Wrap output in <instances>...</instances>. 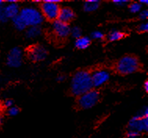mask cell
Segmentation results:
<instances>
[{
	"mask_svg": "<svg viewBox=\"0 0 148 138\" xmlns=\"http://www.w3.org/2000/svg\"><path fill=\"white\" fill-rule=\"evenodd\" d=\"M93 88L91 73L86 70H80L75 73L71 79V90L75 96H81Z\"/></svg>",
	"mask_w": 148,
	"mask_h": 138,
	"instance_id": "obj_1",
	"label": "cell"
},
{
	"mask_svg": "<svg viewBox=\"0 0 148 138\" xmlns=\"http://www.w3.org/2000/svg\"><path fill=\"white\" fill-rule=\"evenodd\" d=\"M128 129L138 133L147 132L148 130V108L143 107L137 114L135 115L128 124Z\"/></svg>",
	"mask_w": 148,
	"mask_h": 138,
	"instance_id": "obj_2",
	"label": "cell"
},
{
	"mask_svg": "<svg viewBox=\"0 0 148 138\" xmlns=\"http://www.w3.org/2000/svg\"><path fill=\"white\" fill-rule=\"evenodd\" d=\"M19 16L27 27L39 26L44 20L40 10L34 7H24L21 9Z\"/></svg>",
	"mask_w": 148,
	"mask_h": 138,
	"instance_id": "obj_3",
	"label": "cell"
},
{
	"mask_svg": "<svg viewBox=\"0 0 148 138\" xmlns=\"http://www.w3.org/2000/svg\"><path fill=\"white\" fill-rule=\"evenodd\" d=\"M140 69V62L137 58L132 56H123L116 65V69L120 74L129 75L134 73Z\"/></svg>",
	"mask_w": 148,
	"mask_h": 138,
	"instance_id": "obj_4",
	"label": "cell"
},
{
	"mask_svg": "<svg viewBox=\"0 0 148 138\" xmlns=\"http://www.w3.org/2000/svg\"><path fill=\"white\" fill-rule=\"evenodd\" d=\"M100 93L97 90H89L88 92L79 96L78 104L81 109H89L95 106L100 100Z\"/></svg>",
	"mask_w": 148,
	"mask_h": 138,
	"instance_id": "obj_5",
	"label": "cell"
},
{
	"mask_svg": "<svg viewBox=\"0 0 148 138\" xmlns=\"http://www.w3.org/2000/svg\"><path fill=\"white\" fill-rule=\"evenodd\" d=\"M60 7L58 3H48L44 1L41 5V14L43 18L47 19L50 21H54L58 19Z\"/></svg>",
	"mask_w": 148,
	"mask_h": 138,
	"instance_id": "obj_6",
	"label": "cell"
},
{
	"mask_svg": "<svg viewBox=\"0 0 148 138\" xmlns=\"http://www.w3.org/2000/svg\"><path fill=\"white\" fill-rule=\"evenodd\" d=\"M23 56H24V52L21 48L19 47L13 48L9 52L6 57L7 66L12 68L20 67L23 62Z\"/></svg>",
	"mask_w": 148,
	"mask_h": 138,
	"instance_id": "obj_7",
	"label": "cell"
},
{
	"mask_svg": "<svg viewBox=\"0 0 148 138\" xmlns=\"http://www.w3.org/2000/svg\"><path fill=\"white\" fill-rule=\"evenodd\" d=\"M47 49L43 45H35L27 50V57L31 61L38 63L43 61L47 56Z\"/></svg>",
	"mask_w": 148,
	"mask_h": 138,
	"instance_id": "obj_8",
	"label": "cell"
},
{
	"mask_svg": "<svg viewBox=\"0 0 148 138\" xmlns=\"http://www.w3.org/2000/svg\"><path fill=\"white\" fill-rule=\"evenodd\" d=\"M52 29L54 35L60 39H65L70 35L71 27L68 24H65L58 20H54L52 24Z\"/></svg>",
	"mask_w": 148,
	"mask_h": 138,
	"instance_id": "obj_9",
	"label": "cell"
},
{
	"mask_svg": "<svg viewBox=\"0 0 148 138\" xmlns=\"http://www.w3.org/2000/svg\"><path fill=\"white\" fill-rule=\"evenodd\" d=\"M92 82L95 88H99L105 84L110 79V73L106 69H98L92 73Z\"/></svg>",
	"mask_w": 148,
	"mask_h": 138,
	"instance_id": "obj_10",
	"label": "cell"
},
{
	"mask_svg": "<svg viewBox=\"0 0 148 138\" xmlns=\"http://www.w3.org/2000/svg\"><path fill=\"white\" fill-rule=\"evenodd\" d=\"M75 14L72 9L69 7H64V8H60L57 20L65 24H69L75 19Z\"/></svg>",
	"mask_w": 148,
	"mask_h": 138,
	"instance_id": "obj_11",
	"label": "cell"
},
{
	"mask_svg": "<svg viewBox=\"0 0 148 138\" xmlns=\"http://www.w3.org/2000/svg\"><path fill=\"white\" fill-rule=\"evenodd\" d=\"M3 10L5 16L8 19H14L16 16H18L20 14V7L17 3H8L7 5L3 6Z\"/></svg>",
	"mask_w": 148,
	"mask_h": 138,
	"instance_id": "obj_12",
	"label": "cell"
},
{
	"mask_svg": "<svg viewBox=\"0 0 148 138\" xmlns=\"http://www.w3.org/2000/svg\"><path fill=\"white\" fill-rule=\"evenodd\" d=\"M90 44H91V39L87 36H82L78 39H76L75 42L76 48L81 50L86 49L90 45Z\"/></svg>",
	"mask_w": 148,
	"mask_h": 138,
	"instance_id": "obj_13",
	"label": "cell"
},
{
	"mask_svg": "<svg viewBox=\"0 0 148 138\" xmlns=\"http://www.w3.org/2000/svg\"><path fill=\"white\" fill-rule=\"evenodd\" d=\"M100 7V1L98 0H87L85 2L83 5L84 10L88 13L96 11Z\"/></svg>",
	"mask_w": 148,
	"mask_h": 138,
	"instance_id": "obj_14",
	"label": "cell"
},
{
	"mask_svg": "<svg viewBox=\"0 0 148 138\" xmlns=\"http://www.w3.org/2000/svg\"><path fill=\"white\" fill-rule=\"evenodd\" d=\"M42 34V29L40 26H34L29 27L26 29V37L28 38H36L40 36Z\"/></svg>",
	"mask_w": 148,
	"mask_h": 138,
	"instance_id": "obj_15",
	"label": "cell"
},
{
	"mask_svg": "<svg viewBox=\"0 0 148 138\" xmlns=\"http://www.w3.org/2000/svg\"><path fill=\"white\" fill-rule=\"evenodd\" d=\"M125 36V34L124 32L120 31L118 30H114L108 34V39L110 41H119L122 39L123 37Z\"/></svg>",
	"mask_w": 148,
	"mask_h": 138,
	"instance_id": "obj_16",
	"label": "cell"
},
{
	"mask_svg": "<svg viewBox=\"0 0 148 138\" xmlns=\"http://www.w3.org/2000/svg\"><path fill=\"white\" fill-rule=\"evenodd\" d=\"M12 22H13L14 27L17 31H24V30L27 28L26 25L24 24V22L23 21V20L21 18V16L19 15L16 16V17H14V19H12Z\"/></svg>",
	"mask_w": 148,
	"mask_h": 138,
	"instance_id": "obj_17",
	"label": "cell"
},
{
	"mask_svg": "<svg viewBox=\"0 0 148 138\" xmlns=\"http://www.w3.org/2000/svg\"><path fill=\"white\" fill-rule=\"evenodd\" d=\"M82 30L79 27H77V26H75V27H71V31L70 35L72 36L75 39H78L80 37H82Z\"/></svg>",
	"mask_w": 148,
	"mask_h": 138,
	"instance_id": "obj_18",
	"label": "cell"
},
{
	"mask_svg": "<svg viewBox=\"0 0 148 138\" xmlns=\"http://www.w3.org/2000/svg\"><path fill=\"white\" fill-rule=\"evenodd\" d=\"M142 9V5L139 3H132L129 5V11L132 14L140 13Z\"/></svg>",
	"mask_w": 148,
	"mask_h": 138,
	"instance_id": "obj_19",
	"label": "cell"
},
{
	"mask_svg": "<svg viewBox=\"0 0 148 138\" xmlns=\"http://www.w3.org/2000/svg\"><path fill=\"white\" fill-rule=\"evenodd\" d=\"M91 37L95 40H101L104 37V35L100 31H95L91 33Z\"/></svg>",
	"mask_w": 148,
	"mask_h": 138,
	"instance_id": "obj_20",
	"label": "cell"
},
{
	"mask_svg": "<svg viewBox=\"0 0 148 138\" xmlns=\"http://www.w3.org/2000/svg\"><path fill=\"white\" fill-rule=\"evenodd\" d=\"M20 112V109L18 107L12 106L10 109H7V114L10 116H16Z\"/></svg>",
	"mask_w": 148,
	"mask_h": 138,
	"instance_id": "obj_21",
	"label": "cell"
},
{
	"mask_svg": "<svg viewBox=\"0 0 148 138\" xmlns=\"http://www.w3.org/2000/svg\"><path fill=\"white\" fill-rule=\"evenodd\" d=\"M140 133L136 131L129 130V131L126 133V137L127 138H136L140 136Z\"/></svg>",
	"mask_w": 148,
	"mask_h": 138,
	"instance_id": "obj_22",
	"label": "cell"
},
{
	"mask_svg": "<svg viewBox=\"0 0 148 138\" xmlns=\"http://www.w3.org/2000/svg\"><path fill=\"white\" fill-rule=\"evenodd\" d=\"M138 31L141 33H145L148 31V24L147 23H143L138 27Z\"/></svg>",
	"mask_w": 148,
	"mask_h": 138,
	"instance_id": "obj_23",
	"label": "cell"
},
{
	"mask_svg": "<svg viewBox=\"0 0 148 138\" xmlns=\"http://www.w3.org/2000/svg\"><path fill=\"white\" fill-rule=\"evenodd\" d=\"M139 18L140 20H145L148 18V11L144 10H141L139 13Z\"/></svg>",
	"mask_w": 148,
	"mask_h": 138,
	"instance_id": "obj_24",
	"label": "cell"
},
{
	"mask_svg": "<svg viewBox=\"0 0 148 138\" xmlns=\"http://www.w3.org/2000/svg\"><path fill=\"white\" fill-rule=\"evenodd\" d=\"M113 3L114 5H118V6H124V5H127L129 2L127 0H114Z\"/></svg>",
	"mask_w": 148,
	"mask_h": 138,
	"instance_id": "obj_25",
	"label": "cell"
},
{
	"mask_svg": "<svg viewBox=\"0 0 148 138\" xmlns=\"http://www.w3.org/2000/svg\"><path fill=\"white\" fill-rule=\"evenodd\" d=\"M3 105H4L5 108H6V109H10V107L14 106V101H13V100H11V99H6V100H5L4 102H3Z\"/></svg>",
	"mask_w": 148,
	"mask_h": 138,
	"instance_id": "obj_26",
	"label": "cell"
},
{
	"mask_svg": "<svg viewBox=\"0 0 148 138\" xmlns=\"http://www.w3.org/2000/svg\"><path fill=\"white\" fill-rule=\"evenodd\" d=\"M9 19L7 18V16H5V14H4V12H3V9L0 10V22L1 23H6V22L8 21Z\"/></svg>",
	"mask_w": 148,
	"mask_h": 138,
	"instance_id": "obj_27",
	"label": "cell"
},
{
	"mask_svg": "<svg viewBox=\"0 0 148 138\" xmlns=\"http://www.w3.org/2000/svg\"><path fill=\"white\" fill-rule=\"evenodd\" d=\"M65 79H66V77H65L64 75H60L57 78V80L60 81V82H62V81L65 80Z\"/></svg>",
	"mask_w": 148,
	"mask_h": 138,
	"instance_id": "obj_28",
	"label": "cell"
},
{
	"mask_svg": "<svg viewBox=\"0 0 148 138\" xmlns=\"http://www.w3.org/2000/svg\"><path fill=\"white\" fill-rule=\"evenodd\" d=\"M143 88H144V90L148 92V80H146L144 82V84H143Z\"/></svg>",
	"mask_w": 148,
	"mask_h": 138,
	"instance_id": "obj_29",
	"label": "cell"
},
{
	"mask_svg": "<svg viewBox=\"0 0 148 138\" xmlns=\"http://www.w3.org/2000/svg\"><path fill=\"white\" fill-rule=\"evenodd\" d=\"M45 1L48 2V3H58L61 2L60 0H45Z\"/></svg>",
	"mask_w": 148,
	"mask_h": 138,
	"instance_id": "obj_30",
	"label": "cell"
},
{
	"mask_svg": "<svg viewBox=\"0 0 148 138\" xmlns=\"http://www.w3.org/2000/svg\"><path fill=\"white\" fill-rule=\"evenodd\" d=\"M139 3L141 4V5H143V4L147 5V4H148V1L147 0H140V2H139Z\"/></svg>",
	"mask_w": 148,
	"mask_h": 138,
	"instance_id": "obj_31",
	"label": "cell"
},
{
	"mask_svg": "<svg viewBox=\"0 0 148 138\" xmlns=\"http://www.w3.org/2000/svg\"><path fill=\"white\" fill-rule=\"evenodd\" d=\"M6 2H7V3H17V1H16V0H7Z\"/></svg>",
	"mask_w": 148,
	"mask_h": 138,
	"instance_id": "obj_32",
	"label": "cell"
},
{
	"mask_svg": "<svg viewBox=\"0 0 148 138\" xmlns=\"http://www.w3.org/2000/svg\"><path fill=\"white\" fill-rule=\"evenodd\" d=\"M2 124H3V116L0 113V126H2Z\"/></svg>",
	"mask_w": 148,
	"mask_h": 138,
	"instance_id": "obj_33",
	"label": "cell"
},
{
	"mask_svg": "<svg viewBox=\"0 0 148 138\" xmlns=\"http://www.w3.org/2000/svg\"><path fill=\"white\" fill-rule=\"evenodd\" d=\"M3 8V0H0V10Z\"/></svg>",
	"mask_w": 148,
	"mask_h": 138,
	"instance_id": "obj_34",
	"label": "cell"
}]
</instances>
